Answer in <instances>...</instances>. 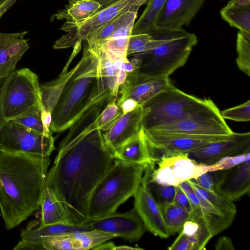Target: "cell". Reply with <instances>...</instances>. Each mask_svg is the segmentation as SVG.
Returning <instances> with one entry per match:
<instances>
[{
	"label": "cell",
	"mask_w": 250,
	"mask_h": 250,
	"mask_svg": "<svg viewBox=\"0 0 250 250\" xmlns=\"http://www.w3.org/2000/svg\"><path fill=\"white\" fill-rule=\"evenodd\" d=\"M224 119L236 122H248L250 120V100L234 107L221 112Z\"/></svg>",
	"instance_id": "74e56055"
},
{
	"label": "cell",
	"mask_w": 250,
	"mask_h": 250,
	"mask_svg": "<svg viewBox=\"0 0 250 250\" xmlns=\"http://www.w3.org/2000/svg\"><path fill=\"white\" fill-rule=\"evenodd\" d=\"M81 43L82 42H78L74 46L73 53H72L68 61L66 63L65 66L63 68L60 75H62L67 72V68L70 65L72 60L74 59L75 56L79 52L81 49Z\"/></svg>",
	"instance_id": "7dc6e473"
},
{
	"label": "cell",
	"mask_w": 250,
	"mask_h": 250,
	"mask_svg": "<svg viewBox=\"0 0 250 250\" xmlns=\"http://www.w3.org/2000/svg\"><path fill=\"white\" fill-rule=\"evenodd\" d=\"M90 222L93 229L111 233L130 243L139 240L146 231L134 208L125 213L115 212Z\"/></svg>",
	"instance_id": "5bb4252c"
},
{
	"label": "cell",
	"mask_w": 250,
	"mask_h": 250,
	"mask_svg": "<svg viewBox=\"0 0 250 250\" xmlns=\"http://www.w3.org/2000/svg\"><path fill=\"white\" fill-rule=\"evenodd\" d=\"M142 105L123 114L114 125L103 134L105 143L112 153L125 142L138 135L141 129Z\"/></svg>",
	"instance_id": "d6986e66"
},
{
	"label": "cell",
	"mask_w": 250,
	"mask_h": 250,
	"mask_svg": "<svg viewBox=\"0 0 250 250\" xmlns=\"http://www.w3.org/2000/svg\"><path fill=\"white\" fill-rule=\"evenodd\" d=\"M116 0H68L63 9L52 15L51 21L70 22L83 21L96 14Z\"/></svg>",
	"instance_id": "44dd1931"
},
{
	"label": "cell",
	"mask_w": 250,
	"mask_h": 250,
	"mask_svg": "<svg viewBox=\"0 0 250 250\" xmlns=\"http://www.w3.org/2000/svg\"><path fill=\"white\" fill-rule=\"evenodd\" d=\"M98 46L100 57V65L102 77L112 96L117 97L119 86L118 84V74L113 63L102 45Z\"/></svg>",
	"instance_id": "d6a6232c"
},
{
	"label": "cell",
	"mask_w": 250,
	"mask_h": 250,
	"mask_svg": "<svg viewBox=\"0 0 250 250\" xmlns=\"http://www.w3.org/2000/svg\"><path fill=\"white\" fill-rule=\"evenodd\" d=\"M40 226L54 224H76L63 204L54 192L45 186L41 204Z\"/></svg>",
	"instance_id": "7402d4cb"
},
{
	"label": "cell",
	"mask_w": 250,
	"mask_h": 250,
	"mask_svg": "<svg viewBox=\"0 0 250 250\" xmlns=\"http://www.w3.org/2000/svg\"><path fill=\"white\" fill-rule=\"evenodd\" d=\"M250 151V133H233L227 140L209 143L188 153L196 162L211 166L221 159Z\"/></svg>",
	"instance_id": "4fadbf2b"
},
{
	"label": "cell",
	"mask_w": 250,
	"mask_h": 250,
	"mask_svg": "<svg viewBox=\"0 0 250 250\" xmlns=\"http://www.w3.org/2000/svg\"><path fill=\"white\" fill-rule=\"evenodd\" d=\"M115 245L112 242H106V243H102L100 245L96 246L93 248L92 250H114L115 248Z\"/></svg>",
	"instance_id": "f907efd6"
},
{
	"label": "cell",
	"mask_w": 250,
	"mask_h": 250,
	"mask_svg": "<svg viewBox=\"0 0 250 250\" xmlns=\"http://www.w3.org/2000/svg\"><path fill=\"white\" fill-rule=\"evenodd\" d=\"M82 57L66 83L52 113L50 130L68 129L94 106L107 104L113 97L101 72L98 46L84 41Z\"/></svg>",
	"instance_id": "3957f363"
},
{
	"label": "cell",
	"mask_w": 250,
	"mask_h": 250,
	"mask_svg": "<svg viewBox=\"0 0 250 250\" xmlns=\"http://www.w3.org/2000/svg\"><path fill=\"white\" fill-rule=\"evenodd\" d=\"M42 244L46 250H81L79 242L70 233L44 238Z\"/></svg>",
	"instance_id": "e575fe53"
},
{
	"label": "cell",
	"mask_w": 250,
	"mask_h": 250,
	"mask_svg": "<svg viewBox=\"0 0 250 250\" xmlns=\"http://www.w3.org/2000/svg\"><path fill=\"white\" fill-rule=\"evenodd\" d=\"M134 208L141 219L146 230L162 238L170 235L166 224L161 207L146 182L142 180L133 196Z\"/></svg>",
	"instance_id": "9a60e30c"
},
{
	"label": "cell",
	"mask_w": 250,
	"mask_h": 250,
	"mask_svg": "<svg viewBox=\"0 0 250 250\" xmlns=\"http://www.w3.org/2000/svg\"><path fill=\"white\" fill-rule=\"evenodd\" d=\"M220 15L230 26L250 38V0H230Z\"/></svg>",
	"instance_id": "603a6c76"
},
{
	"label": "cell",
	"mask_w": 250,
	"mask_h": 250,
	"mask_svg": "<svg viewBox=\"0 0 250 250\" xmlns=\"http://www.w3.org/2000/svg\"><path fill=\"white\" fill-rule=\"evenodd\" d=\"M147 131L197 136H229L233 132L222 117L218 108Z\"/></svg>",
	"instance_id": "7c38bea8"
},
{
	"label": "cell",
	"mask_w": 250,
	"mask_h": 250,
	"mask_svg": "<svg viewBox=\"0 0 250 250\" xmlns=\"http://www.w3.org/2000/svg\"><path fill=\"white\" fill-rule=\"evenodd\" d=\"M216 250H234V248L230 237L223 236L220 237L215 245Z\"/></svg>",
	"instance_id": "bcb514c9"
},
{
	"label": "cell",
	"mask_w": 250,
	"mask_h": 250,
	"mask_svg": "<svg viewBox=\"0 0 250 250\" xmlns=\"http://www.w3.org/2000/svg\"><path fill=\"white\" fill-rule=\"evenodd\" d=\"M167 0H149L138 21L134 23L132 34L150 32L156 26L157 17Z\"/></svg>",
	"instance_id": "83f0119b"
},
{
	"label": "cell",
	"mask_w": 250,
	"mask_h": 250,
	"mask_svg": "<svg viewBox=\"0 0 250 250\" xmlns=\"http://www.w3.org/2000/svg\"><path fill=\"white\" fill-rule=\"evenodd\" d=\"M138 12H133L104 43L105 50L114 54L126 57L129 37L132 35L133 26Z\"/></svg>",
	"instance_id": "484cf974"
},
{
	"label": "cell",
	"mask_w": 250,
	"mask_h": 250,
	"mask_svg": "<svg viewBox=\"0 0 250 250\" xmlns=\"http://www.w3.org/2000/svg\"><path fill=\"white\" fill-rule=\"evenodd\" d=\"M4 0H0V4L4 1Z\"/></svg>",
	"instance_id": "11a10c76"
},
{
	"label": "cell",
	"mask_w": 250,
	"mask_h": 250,
	"mask_svg": "<svg viewBox=\"0 0 250 250\" xmlns=\"http://www.w3.org/2000/svg\"><path fill=\"white\" fill-rule=\"evenodd\" d=\"M104 105L91 108L68 128L46 177L45 186L76 224L88 222L91 194L114 161L99 128V116Z\"/></svg>",
	"instance_id": "6da1fadb"
},
{
	"label": "cell",
	"mask_w": 250,
	"mask_h": 250,
	"mask_svg": "<svg viewBox=\"0 0 250 250\" xmlns=\"http://www.w3.org/2000/svg\"><path fill=\"white\" fill-rule=\"evenodd\" d=\"M42 108L38 75L28 68L15 70L9 75L4 91L2 110L6 122Z\"/></svg>",
	"instance_id": "52a82bcc"
},
{
	"label": "cell",
	"mask_w": 250,
	"mask_h": 250,
	"mask_svg": "<svg viewBox=\"0 0 250 250\" xmlns=\"http://www.w3.org/2000/svg\"><path fill=\"white\" fill-rule=\"evenodd\" d=\"M170 234L180 232L186 221L191 214L173 202L160 205Z\"/></svg>",
	"instance_id": "f1b7e54d"
},
{
	"label": "cell",
	"mask_w": 250,
	"mask_h": 250,
	"mask_svg": "<svg viewBox=\"0 0 250 250\" xmlns=\"http://www.w3.org/2000/svg\"><path fill=\"white\" fill-rule=\"evenodd\" d=\"M125 70L127 74H130L139 69L131 63L129 61L125 63Z\"/></svg>",
	"instance_id": "f5cc1de1"
},
{
	"label": "cell",
	"mask_w": 250,
	"mask_h": 250,
	"mask_svg": "<svg viewBox=\"0 0 250 250\" xmlns=\"http://www.w3.org/2000/svg\"><path fill=\"white\" fill-rule=\"evenodd\" d=\"M93 229L90 222L79 225L54 224L40 226L37 228H27L21 232V239L32 242L42 246V240L45 237Z\"/></svg>",
	"instance_id": "cb8c5ba5"
},
{
	"label": "cell",
	"mask_w": 250,
	"mask_h": 250,
	"mask_svg": "<svg viewBox=\"0 0 250 250\" xmlns=\"http://www.w3.org/2000/svg\"><path fill=\"white\" fill-rule=\"evenodd\" d=\"M249 155H250V151L233 156L224 157L211 165L208 171H215L230 169L244 163Z\"/></svg>",
	"instance_id": "ab89813d"
},
{
	"label": "cell",
	"mask_w": 250,
	"mask_h": 250,
	"mask_svg": "<svg viewBox=\"0 0 250 250\" xmlns=\"http://www.w3.org/2000/svg\"><path fill=\"white\" fill-rule=\"evenodd\" d=\"M232 134L229 136H197L146 131L141 127L140 131L153 164L163 158L188 153L209 143L228 140Z\"/></svg>",
	"instance_id": "ba28073f"
},
{
	"label": "cell",
	"mask_w": 250,
	"mask_h": 250,
	"mask_svg": "<svg viewBox=\"0 0 250 250\" xmlns=\"http://www.w3.org/2000/svg\"><path fill=\"white\" fill-rule=\"evenodd\" d=\"M149 0H116L108 6L83 21H65L61 28L67 32L58 39L53 48L63 49L74 47L78 42L85 40L87 35L104 24L128 11L138 12L139 8Z\"/></svg>",
	"instance_id": "9c48e42d"
},
{
	"label": "cell",
	"mask_w": 250,
	"mask_h": 250,
	"mask_svg": "<svg viewBox=\"0 0 250 250\" xmlns=\"http://www.w3.org/2000/svg\"><path fill=\"white\" fill-rule=\"evenodd\" d=\"M9 76L4 78H0V132L3 126L7 122L3 116L2 102L4 91Z\"/></svg>",
	"instance_id": "f6af8a7d"
},
{
	"label": "cell",
	"mask_w": 250,
	"mask_h": 250,
	"mask_svg": "<svg viewBox=\"0 0 250 250\" xmlns=\"http://www.w3.org/2000/svg\"><path fill=\"white\" fill-rule=\"evenodd\" d=\"M173 86L168 77L148 76L138 70L127 74L125 83L120 86L121 96L118 102L131 98L143 105L160 92Z\"/></svg>",
	"instance_id": "2e32d148"
},
{
	"label": "cell",
	"mask_w": 250,
	"mask_h": 250,
	"mask_svg": "<svg viewBox=\"0 0 250 250\" xmlns=\"http://www.w3.org/2000/svg\"><path fill=\"white\" fill-rule=\"evenodd\" d=\"M27 33L0 32V78L7 77L15 70L18 62L29 49L27 40L24 38Z\"/></svg>",
	"instance_id": "ffe728a7"
},
{
	"label": "cell",
	"mask_w": 250,
	"mask_h": 250,
	"mask_svg": "<svg viewBox=\"0 0 250 250\" xmlns=\"http://www.w3.org/2000/svg\"><path fill=\"white\" fill-rule=\"evenodd\" d=\"M49 157L0 152V211L7 229L41 207Z\"/></svg>",
	"instance_id": "7a4b0ae2"
},
{
	"label": "cell",
	"mask_w": 250,
	"mask_h": 250,
	"mask_svg": "<svg viewBox=\"0 0 250 250\" xmlns=\"http://www.w3.org/2000/svg\"><path fill=\"white\" fill-rule=\"evenodd\" d=\"M205 0H167L156 21V26L180 29L188 26Z\"/></svg>",
	"instance_id": "ac0fdd59"
},
{
	"label": "cell",
	"mask_w": 250,
	"mask_h": 250,
	"mask_svg": "<svg viewBox=\"0 0 250 250\" xmlns=\"http://www.w3.org/2000/svg\"><path fill=\"white\" fill-rule=\"evenodd\" d=\"M125 63L122 65L118 74V84L119 86L123 85L126 79L127 74L125 70Z\"/></svg>",
	"instance_id": "681fc988"
},
{
	"label": "cell",
	"mask_w": 250,
	"mask_h": 250,
	"mask_svg": "<svg viewBox=\"0 0 250 250\" xmlns=\"http://www.w3.org/2000/svg\"><path fill=\"white\" fill-rule=\"evenodd\" d=\"M148 165L114 159L112 165L91 194L88 205V221L115 212L121 205L133 196L141 183Z\"/></svg>",
	"instance_id": "277c9868"
},
{
	"label": "cell",
	"mask_w": 250,
	"mask_h": 250,
	"mask_svg": "<svg viewBox=\"0 0 250 250\" xmlns=\"http://www.w3.org/2000/svg\"><path fill=\"white\" fill-rule=\"evenodd\" d=\"M177 187L186 195L194 190L188 181H185L180 183Z\"/></svg>",
	"instance_id": "816d5d0a"
},
{
	"label": "cell",
	"mask_w": 250,
	"mask_h": 250,
	"mask_svg": "<svg viewBox=\"0 0 250 250\" xmlns=\"http://www.w3.org/2000/svg\"><path fill=\"white\" fill-rule=\"evenodd\" d=\"M70 235L79 242L81 250L92 249L102 243L117 237L115 235L95 229L74 232L70 233Z\"/></svg>",
	"instance_id": "836d02e7"
},
{
	"label": "cell",
	"mask_w": 250,
	"mask_h": 250,
	"mask_svg": "<svg viewBox=\"0 0 250 250\" xmlns=\"http://www.w3.org/2000/svg\"><path fill=\"white\" fill-rule=\"evenodd\" d=\"M173 203L184 209L191 214H192L194 209L188 198L187 195L177 186H176V193L173 200Z\"/></svg>",
	"instance_id": "7bdbcfd3"
},
{
	"label": "cell",
	"mask_w": 250,
	"mask_h": 250,
	"mask_svg": "<svg viewBox=\"0 0 250 250\" xmlns=\"http://www.w3.org/2000/svg\"><path fill=\"white\" fill-rule=\"evenodd\" d=\"M150 32L160 36L164 42L153 50L136 54L142 60L139 71L148 76L169 77L185 65L198 43L197 36L183 28L156 26Z\"/></svg>",
	"instance_id": "5b68a950"
},
{
	"label": "cell",
	"mask_w": 250,
	"mask_h": 250,
	"mask_svg": "<svg viewBox=\"0 0 250 250\" xmlns=\"http://www.w3.org/2000/svg\"><path fill=\"white\" fill-rule=\"evenodd\" d=\"M236 59L238 68L250 76V38L238 32L236 39Z\"/></svg>",
	"instance_id": "d590c367"
},
{
	"label": "cell",
	"mask_w": 250,
	"mask_h": 250,
	"mask_svg": "<svg viewBox=\"0 0 250 250\" xmlns=\"http://www.w3.org/2000/svg\"><path fill=\"white\" fill-rule=\"evenodd\" d=\"M188 181L195 193L211 203L226 218L232 222L236 213V206L232 202L217 193L207 191L191 180Z\"/></svg>",
	"instance_id": "f546056e"
},
{
	"label": "cell",
	"mask_w": 250,
	"mask_h": 250,
	"mask_svg": "<svg viewBox=\"0 0 250 250\" xmlns=\"http://www.w3.org/2000/svg\"><path fill=\"white\" fill-rule=\"evenodd\" d=\"M10 121L45 135L41 112L26 114Z\"/></svg>",
	"instance_id": "f35d334b"
},
{
	"label": "cell",
	"mask_w": 250,
	"mask_h": 250,
	"mask_svg": "<svg viewBox=\"0 0 250 250\" xmlns=\"http://www.w3.org/2000/svg\"><path fill=\"white\" fill-rule=\"evenodd\" d=\"M164 39L154 32L132 34L129 38L127 55L144 53L161 45Z\"/></svg>",
	"instance_id": "4dcf8cb0"
},
{
	"label": "cell",
	"mask_w": 250,
	"mask_h": 250,
	"mask_svg": "<svg viewBox=\"0 0 250 250\" xmlns=\"http://www.w3.org/2000/svg\"><path fill=\"white\" fill-rule=\"evenodd\" d=\"M223 172L216 183L217 194L233 202L250 192V155L244 163Z\"/></svg>",
	"instance_id": "e0dca14e"
},
{
	"label": "cell",
	"mask_w": 250,
	"mask_h": 250,
	"mask_svg": "<svg viewBox=\"0 0 250 250\" xmlns=\"http://www.w3.org/2000/svg\"><path fill=\"white\" fill-rule=\"evenodd\" d=\"M17 0H4L0 4V18L16 1Z\"/></svg>",
	"instance_id": "c3c4849f"
},
{
	"label": "cell",
	"mask_w": 250,
	"mask_h": 250,
	"mask_svg": "<svg viewBox=\"0 0 250 250\" xmlns=\"http://www.w3.org/2000/svg\"><path fill=\"white\" fill-rule=\"evenodd\" d=\"M55 149L52 135L46 136L12 121L0 132V152L49 157Z\"/></svg>",
	"instance_id": "30bf717a"
},
{
	"label": "cell",
	"mask_w": 250,
	"mask_h": 250,
	"mask_svg": "<svg viewBox=\"0 0 250 250\" xmlns=\"http://www.w3.org/2000/svg\"><path fill=\"white\" fill-rule=\"evenodd\" d=\"M142 248L138 247H133L129 246L122 245L115 246L114 250H142Z\"/></svg>",
	"instance_id": "db71d44e"
},
{
	"label": "cell",
	"mask_w": 250,
	"mask_h": 250,
	"mask_svg": "<svg viewBox=\"0 0 250 250\" xmlns=\"http://www.w3.org/2000/svg\"><path fill=\"white\" fill-rule=\"evenodd\" d=\"M113 156L114 159L125 162L153 164L140 133L115 150Z\"/></svg>",
	"instance_id": "d4e9b609"
},
{
	"label": "cell",
	"mask_w": 250,
	"mask_h": 250,
	"mask_svg": "<svg viewBox=\"0 0 250 250\" xmlns=\"http://www.w3.org/2000/svg\"><path fill=\"white\" fill-rule=\"evenodd\" d=\"M156 163V169L154 166H147L143 179L147 183L175 187L183 181L197 178L211 167L196 162L189 158L188 153L163 158Z\"/></svg>",
	"instance_id": "8fae6325"
},
{
	"label": "cell",
	"mask_w": 250,
	"mask_h": 250,
	"mask_svg": "<svg viewBox=\"0 0 250 250\" xmlns=\"http://www.w3.org/2000/svg\"><path fill=\"white\" fill-rule=\"evenodd\" d=\"M77 66V64L64 74L60 75L57 79L40 86L42 103L41 110H45L52 113L66 83L74 73Z\"/></svg>",
	"instance_id": "4316f807"
},
{
	"label": "cell",
	"mask_w": 250,
	"mask_h": 250,
	"mask_svg": "<svg viewBox=\"0 0 250 250\" xmlns=\"http://www.w3.org/2000/svg\"><path fill=\"white\" fill-rule=\"evenodd\" d=\"M156 189L158 203L160 205L167 204L173 202L176 193V187L173 186H163L157 185Z\"/></svg>",
	"instance_id": "b9f144b4"
},
{
	"label": "cell",
	"mask_w": 250,
	"mask_h": 250,
	"mask_svg": "<svg viewBox=\"0 0 250 250\" xmlns=\"http://www.w3.org/2000/svg\"><path fill=\"white\" fill-rule=\"evenodd\" d=\"M135 11L125 12L92 31L85 41L91 43L102 44L113 34L115 30Z\"/></svg>",
	"instance_id": "1f68e13d"
},
{
	"label": "cell",
	"mask_w": 250,
	"mask_h": 250,
	"mask_svg": "<svg viewBox=\"0 0 250 250\" xmlns=\"http://www.w3.org/2000/svg\"><path fill=\"white\" fill-rule=\"evenodd\" d=\"M217 108L210 98H197L173 85L160 92L142 105L141 127L144 130H149Z\"/></svg>",
	"instance_id": "8992f818"
},
{
	"label": "cell",
	"mask_w": 250,
	"mask_h": 250,
	"mask_svg": "<svg viewBox=\"0 0 250 250\" xmlns=\"http://www.w3.org/2000/svg\"><path fill=\"white\" fill-rule=\"evenodd\" d=\"M214 173V174L213 171H208L191 180L207 191L210 193H216L215 186L217 178L215 177V171Z\"/></svg>",
	"instance_id": "60d3db41"
},
{
	"label": "cell",
	"mask_w": 250,
	"mask_h": 250,
	"mask_svg": "<svg viewBox=\"0 0 250 250\" xmlns=\"http://www.w3.org/2000/svg\"><path fill=\"white\" fill-rule=\"evenodd\" d=\"M117 104L122 109L123 114L131 112L140 105L135 100L131 98H127L122 101L117 102Z\"/></svg>",
	"instance_id": "ee69618b"
},
{
	"label": "cell",
	"mask_w": 250,
	"mask_h": 250,
	"mask_svg": "<svg viewBox=\"0 0 250 250\" xmlns=\"http://www.w3.org/2000/svg\"><path fill=\"white\" fill-rule=\"evenodd\" d=\"M123 114L122 109L112 99L100 113L98 118L99 128L101 131H108Z\"/></svg>",
	"instance_id": "8d00e7d4"
}]
</instances>
